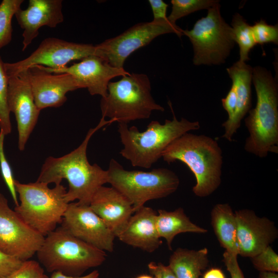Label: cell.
Masks as SVG:
<instances>
[{"label": "cell", "mask_w": 278, "mask_h": 278, "mask_svg": "<svg viewBox=\"0 0 278 278\" xmlns=\"http://www.w3.org/2000/svg\"><path fill=\"white\" fill-rule=\"evenodd\" d=\"M219 2L207 9V14L194 24L191 30H182L194 50V64H223L235 44L232 27L220 13Z\"/></svg>", "instance_id": "9"}, {"label": "cell", "mask_w": 278, "mask_h": 278, "mask_svg": "<svg viewBox=\"0 0 278 278\" xmlns=\"http://www.w3.org/2000/svg\"><path fill=\"white\" fill-rule=\"evenodd\" d=\"M252 27V30L256 44L265 43L278 44V26L268 24L263 19L256 22Z\"/></svg>", "instance_id": "31"}, {"label": "cell", "mask_w": 278, "mask_h": 278, "mask_svg": "<svg viewBox=\"0 0 278 278\" xmlns=\"http://www.w3.org/2000/svg\"><path fill=\"white\" fill-rule=\"evenodd\" d=\"M173 116L172 120L166 119L164 124L152 120L143 132L135 126L129 127L127 124L118 123L117 131L124 146L120 155L134 167L150 168L174 140L200 127L198 121L184 118L178 120L173 113Z\"/></svg>", "instance_id": "4"}, {"label": "cell", "mask_w": 278, "mask_h": 278, "mask_svg": "<svg viewBox=\"0 0 278 278\" xmlns=\"http://www.w3.org/2000/svg\"><path fill=\"white\" fill-rule=\"evenodd\" d=\"M107 170L108 183L130 201L134 213L148 201L173 194L180 184L177 175L166 168H153L149 171L128 170L111 159Z\"/></svg>", "instance_id": "8"}, {"label": "cell", "mask_w": 278, "mask_h": 278, "mask_svg": "<svg viewBox=\"0 0 278 278\" xmlns=\"http://www.w3.org/2000/svg\"><path fill=\"white\" fill-rule=\"evenodd\" d=\"M219 1L215 0H171L172 10L167 16L168 21L176 25L177 20L193 12L202 9H208Z\"/></svg>", "instance_id": "27"}, {"label": "cell", "mask_w": 278, "mask_h": 278, "mask_svg": "<svg viewBox=\"0 0 278 278\" xmlns=\"http://www.w3.org/2000/svg\"><path fill=\"white\" fill-rule=\"evenodd\" d=\"M95 47L91 44L70 42L48 38L27 58L14 63H5L9 77L15 76L34 65H42L54 70L66 66L70 62L82 60L95 55Z\"/></svg>", "instance_id": "11"}, {"label": "cell", "mask_w": 278, "mask_h": 278, "mask_svg": "<svg viewBox=\"0 0 278 278\" xmlns=\"http://www.w3.org/2000/svg\"><path fill=\"white\" fill-rule=\"evenodd\" d=\"M136 278H154V277L152 276V275L143 274V275H141L136 277Z\"/></svg>", "instance_id": "41"}, {"label": "cell", "mask_w": 278, "mask_h": 278, "mask_svg": "<svg viewBox=\"0 0 278 278\" xmlns=\"http://www.w3.org/2000/svg\"><path fill=\"white\" fill-rule=\"evenodd\" d=\"M34 100L41 111L48 107L57 108L66 101L68 92L81 89L76 79L67 73L53 74L41 65H34L28 70Z\"/></svg>", "instance_id": "17"}, {"label": "cell", "mask_w": 278, "mask_h": 278, "mask_svg": "<svg viewBox=\"0 0 278 278\" xmlns=\"http://www.w3.org/2000/svg\"><path fill=\"white\" fill-rule=\"evenodd\" d=\"M157 214L150 207H140L131 216L117 238L134 248L149 253L155 251L162 244L156 227Z\"/></svg>", "instance_id": "20"}, {"label": "cell", "mask_w": 278, "mask_h": 278, "mask_svg": "<svg viewBox=\"0 0 278 278\" xmlns=\"http://www.w3.org/2000/svg\"><path fill=\"white\" fill-rule=\"evenodd\" d=\"M7 102L16 120L18 148L23 151L41 111L34 102L27 70L9 77Z\"/></svg>", "instance_id": "14"}, {"label": "cell", "mask_w": 278, "mask_h": 278, "mask_svg": "<svg viewBox=\"0 0 278 278\" xmlns=\"http://www.w3.org/2000/svg\"><path fill=\"white\" fill-rule=\"evenodd\" d=\"M44 238L9 207L7 199L0 193V250L25 261L37 253Z\"/></svg>", "instance_id": "12"}, {"label": "cell", "mask_w": 278, "mask_h": 278, "mask_svg": "<svg viewBox=\"0 0 278 278\" xmlns=\"http://www.w3.org/2000/svg\"><path fill=\"white\" fill-rule=\"evenodd\" d=\"M36 254L47 272L71 276H81L106 259V252L75 237L61 226L45 236Z\"/></svg>", "instance_id": "5"}, {"label": "cell", "mask_w": 278, "mask_h": 278, "mask_svg": "<svg viewBox=\"0 0 278 278\" xmlns=\"http://www.w3.org/2000/svg\"><path fill=\"white\" fill-rule=\"evenodd\" d=\"M222 107L228 114V118L231 119L235 111L237 97L234 88L232 85L225 98L221 99Z\"/></svg>", "instance_id": "36"}, {"label": "cell", "mask_w": 278, "mask_h": 278, "mask_svg": "<svg viewBox=\"0 0 278 278\" xmlns=\"http://www.w3.org/2000/svg\"><path fill=\"white\" fill-rule=\"evenodd\" d=\"M23 262L0 250V278H7L21 266Z\"/></svg>", "instance_id": "33"}, {"label": "cell", "mask_w": 278, "mask_h": 278, "mask_svg": "<svg viewBox=\"0 0 278 278\" xmlns=\"http://www.w3.org/2000/svg\"><path fill=\"white\" fill-rule=\"evenodd\" d=\"M153 15V20L167 21L166 16L167 8L168 5L162 0H149Z\"/></svg>", "instance_id": "37"}, {"label": "cell", "mask_w": 278, "mask_h": 278, "mask_svg": "<svg viewBox=\"0 0 278 278\" xmlns=\"http://www.w3.org/2000/svg\"><path fill=\"white\" fill-rule=\"evenodd\" d=\"M232 28L235 43L239 48V61L246 62L250 58L249 54L256 45L252 27L239 13L234 14L231 22Z\"/></svg>", "instance_id": "25"}, {"label": "cell", "mask_w": 278, "mask_h": 278, "mask_svg": "<svg viewBox=\"0 0 278 278\" xmlns=\"http://www.w3.org/2000/svg\"><path fill=\"white\" fill-rule=\"evenodd\" d=\"M61 224L72 235L98 249L114 250L115 235L90 205L69 203Z\"/></svg>", "instance_id": "13"}, {"label": "cell", "mask_w": 278, "mask_h": 278, "mask_svg": "<svg viewBox=\"0 0 278 278\" xmlns=\"http://www.w3.org/2000/svg\"><path fill=\"white\" fill-rule=\"evenodd\" d=\"M148 268L154 278H177L169 267L162 263L150 262Z\"/></svg>", "instance_id": "35"}, {"label": "cell", "mask_w": 278, "mask_h": 278, "mask_svg": "<svg viewBox=\"0 0 278 278\" xmlns=\"http://www.w3.org/2000/svg\"><path fill=\"white\" fill-rule=\"evenodd\" d=\"M250 259L254 267L259 272H278V255L270 246Z\"/></svg>", "instance_id": "30"}, {"label": "cell", "mask_w": 278, "mask_h": 278, "mask_svg": "<svg viewBox=\"0 0 278 278\" xmlns=\"http://www.w3.org/2000/svg\"><path fill=\"white\" fill-rule=\"evenodd\" d=\"M50 278H100V276L98 271L94 270L85 275L80 276H68L60 272H54L52 273Z\"/></svg>", "instance_id": "38"}, {"label": "cell", "mask_w": 278, "mask_h": 278, "mask_svg": "<svg viewBox=\"0 0 278 278\" xmlns=\"http://www.w3.org/2000/svg\"><path fill=\"white\" fill-rule=\"evenodd\" d=\"M211 225L221 246L238 255L236 215L228 203H218L211 212Z\"/></svg>", "instance_id": "22"}, {"label": "cell", "mask_w": 278, "mask_h": 278, "mask_svg": "<svg viewBox=\"0 0 278 278\" xmlns=\"http://www.w3.org/2000/svg\"><path fill=\"white\" fill-rule=\"evenodd\" d=\"M102 117L115 122L127 124L148 119L153 111H164L151 94L150 80L144 74L131 73L116 82H110L107 94L101 97Z\"/></svg>", "instance_id": "6"}, {"label": "cell", "mask_w": 278, "mask_h": 278, "mask_svg": "<svg viewBox=\"0 0 278 278\" xmlns=\"http://www.w3.org/2000/svg\"><path fill=\"white\" fill-rule=\"evenodd\" d=\"M5 135L3 131L0 130V169L3 179L9 189L15 205L17 206L19 202L15 186V179L5 154Z\"/></svg>", "instance_id": "29"}, {"label": "cell", "mask_w": 278, "mask_h": 278, "mask_svg": "<svg viewBox=\"0 0 278 278\" xmlns=\"http://www.w3.org/2000/svg\"><path fill=\"white\" fill-rule=\"evenodd\" d=\"M252 81L257 101L245 119L249 135L244 148L263 158L278 153V85L271 72L260 66L253 67Z\"/></svg>", "instance_id": "3"}, {"label": "cell", "mask_w": 278, "mask_h": 278, "mask_svg": "<svg viewBox=\"0 0 278 278\" xmlns=\"http://www.w3.org/2000/svg\"><path fill=\"white\" fill-rule=\"evenodd\" d=\"M162 158L168 164L179 161L188 167L196 180L192 190L197 197L210 196L221 184L222 151L210 136L185 133L169 145Z\"/></svg>", "instance_id": "2"}, {"label": "cell", "mask_w": 278, "mask_h": 278, "mask_svg": "<svg viewBox=\"0 0 278 278\" xmlns=\"http://www.w3.org/2000/svg\"><path fill=\"white\" fill-rule=\"evenodd\" d=\"M238 255L225 251L223 254V262L231 278H245L237 260Z\"/></svg>", "instance_id": "34"}, {"label": "cell", "mask_w": 278, "mask_h": 278, "mask_svg": "<svg viewBox=\"0 0 278 278\" xmlns=\"http://www.w3.org/2000/svg\"><path fill=\"white\" fill-rule=\"evenodd\" d=\"M8 77L5 68V63L0 56V130L6 135L12 130L10 112L7 102Z\"/></svg>", "instance_id": "28"}, {"label": "cell", "mask_w": 278, "mask_h": 278, "mask_svg": "<svg viewBox=\"0 0 278 278\" xmlns=\"http://www.w3.org/2000/svg\"><path fill=\"white\" fill-rule=\"evenodd\" d=\"M208 250L179 248L170 256L168 265L177 278H199L208 265Z\"/></svg>", "instance_id": "24"}, {"label": "cell", "mask_w": 278, "mask_h": 278, "mask_svg": "<svg viewBox=\"0 0 278 278\" xmlns=\"http://www.w3.org/2000/svg\"><path fill=\"white\" fill-rule=\"evenodd\" d=\"M7 278H49L42 265L31 259L23 261L21 266Z\"/></svg>", "instance_id": "32"}, {"label": "cell", "mask_w": 278, "mask_h": 278, "mask_svg": "<svg viewBox=\"0 0 278 278\" xmlns=\"http://www.w3.org/2000/svg\"><path fill=\"white\" fill-rule=\"evenodd\" d=\"M23 0H3L0 4V49L12 39V19L21 8Z\"/></svg>", "instance_id": "26"}, {"label": "cell", "mask_w": 278, "mask_h": 278, "mask_svg": "<svg viewBox=\"0 0 278 278\" xmlns=\"http://www.w3.org/2000/svg\"><path fill=\"white\" fill-rule=\"evenodd\" d=\"M15 186L20 203L14 210L28 225L45 237L61 223L68 204L65 186L59 184L50 188L44 182L22 183L16 180Z\"/></svg>", "instance_id": "7"}, {"label": "cell", "mask_w": 278, "mask_h": 278, "mask_svg": "<svg viewBox=\"0 0 278 278\" xmlns=\"http://www.w3.org/2000/svg\"><path fill=\"white\" fill-rule=\"evenodd\" d=\"M182 30L168 20H153L139 23L120 34L106 40L95 45V55L103 59L111 66L124 68L126 59L137 49L148 44L156 37L168 33H175L179 38Z\"/></svg>", "instance_id": "10"}, {"label": "cell", "mask_w": 278, "mask_h": 278, "mask_svg": "<svg viewBox=\"0 0 278 278\" xmlns=\"http://www.w3.org/2000/svg\"><path fill=\"white\" fill-rule=\"evenodd\" d=\"M235 214L238 255L250 258L277 239V229L268 218L258 217L249 209L239 210Z\"/></svg>", "instance_id": "15"}, {"label": "cell", "mask_w": 278, "mask_h": 278, "mask_svg": "<svg viewBox=\"0 0 278 278\" xmlns=\"http://www.w3.org/2000/svg\"><path fill=\"white\" fill-rule=\"evenodd\" d=\"M155 223L160 237L166 240L170 250H172L171 244L175 237L179 234L186 232L205 233L207 231L194 223L182 207L173 211L158 210Z\"/></svg>", "instance_id": "23"}, {"label": "cell", "mask_w": 278, "mask_h": 278, "mask_svg": "<svg viewBox=\"0 0 278 278\" xmlns=\"http://www.w3.org/2000/svg\"><path fill=\"white\" fill-rule=\"evenodd\" d=\"M114 122V120H106L102 117L96 127L89 130L77 148L59 158H47L37 181L57 185L65 179L68 185L65 195V202L69 203L77 200L80 203L89 205L97 190L108 183V172L97 164L92 165L89 163L86 155L88 145L96 131Z\"/></svg>", "instance_id": "1"}, {"label": "cell", "mask_w": 278, "mask_h": 278, "mask_svg": "<svg viewBox=\"0 0 278 278\" xmlns=\"http://www.w3.org/2000/svg\"><path fill=\"white\" fill-rule=\"evenodd\" d=\"M92 210L103 220L115 237L122 232L134 213L130 201L112 186L100 187L90 202Z\"/></svg>", "instance_id": "19"}, {"label": "cell", "mask_w": 278, "mask_h": 278, "mask_svg": "<svg viewBox=\"0 0 278 278\" xmlns=\"http://www.w3.org/2000/svg\"><path fill=\"white\" fill-rule=\"evenodd\" d=\"M258 278H278V274L276 272H259Z\"/></svg>", "instance_id": "40"}, {"label": "cell", "mask_w": 278, "mask_h": 278, "mask_svg": "<svg viewBox=\"0 0 278 278\" xmlns=\"http://www.w3.org/2000/svg\"><path fill=\"white\" fill-rule=\"evenodd\" d=\"M62 4V0H29L27 9L16 12L18 23L24 30L23 51L38 36L41 27L55 28L63 21Z\"/></svg>", "instance_id": "18"}, {"label": "cell", "mask_w": 278, "mask_h": 278, "mask_svg": "<svg viewBox=\"0 0 278 278\" xmlns=\"http://www.w3.org/2000/svg\"><path fill=\"white\" fill-rule=\"evenodd\" d=\"M203 278H225V277L220 269L212 268L204 273Z\"/></svg>", "instance_id": "39"}, {"label": "cell", "mask_w": 278, "mask_h": 278, "mask_svg": "<svg viewBox=\"0 0 278 278\" xmlns=\"http://www.w3.org/2000/svg\"><path fill=\"white\" fill-rule=\"evenodd\" d=\"M227 71L232 79V85L235 90L237 103L233 117L222 124L224 129L222 137L231 142L234 134L240 126L242 119L251 108L253 67L238 60L227 68Z\"/></svg>", "instance_id": "21"}, {"label": "cell", "mask_w": 278, "mask_h": 278, "mask_svg": "<svg viewBox=\"0 0 278 278\" xmlns=\"http://www.w3.org/2000/svg\"><path fill=\"white\" fill-rule=\"evenodd\" d=\"M42 67L49 73L70 74L76 79L81 89L86 88L91 95H98L101 97L107 95L110 80L130 74L124 68L111 66L96 55L88 56L78 63L58 70Z\"/></svg>", "instance_id": "16"}]
</instances>
